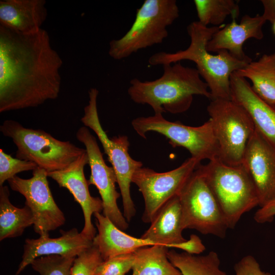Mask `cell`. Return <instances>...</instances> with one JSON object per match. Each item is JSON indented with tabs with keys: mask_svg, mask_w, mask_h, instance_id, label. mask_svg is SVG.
<instances>
[{
	"mask_svg": "<svg viewBox=\"0 0 275 275\" xmlns=\"http://www.w3.org/2000/svg\"><path fill=\"white\" fill-rule=\"evenodd\" d=\"M62 64L44 29L22 34L0 25V113L57 98Z\"/></svg>",
	"mask_w": 275,
	"mask_h": 275,
	"instance_id": "6da1fadb",
	"label": "cell"
},
{
	"mask_svg": "<svg viewBox=\"0 0 275 275\" xmlns=\"http://www.w3.org/2000/svg\"><path fill=\"white\" fill-rule=\"evenodd\" d=\"M224 25L205 26L198 21L187 27L190 42L185 50L174 53L160 51L148 59L152 66L172 64L182 60H189L196 65L200 76L207 84L211 99H231L230 77L233 73L245 67L252 61L241 60L226 50L211 54L207 45L213 35Z\"/></svg>",
	"mask_w": 275,
	"mask_h": 275,
	"instance_id": "7a4b0ae2",
	"label": "cell"
},
{
	"mask_svg": "<svg viewBox=\"0 0 275 275\" xmlns=\"http://www.w3.org/2000/svg\"><path fill=\"white\" fill-rule=\"evenodd\" d=\"M162 66L163 74L157 79L130 80L127 92L133 102L150 105L154 114H176L190 108L194 95L211 99L208 85L196 68L184 66L180 62Z\"/></svg>",
	"mask_w": 275,
	"mask_h": 275,
	"instance_id": "3957f363",
	"label": "cell"
},
{
	"mask_svg": "<svg viewBox=\"0 0 275 275\" xmlns=\"http://www.w3.org/2000/svg\"><path fill=\"white\" fill-rule=\"evenodd\" d=\"M199 167L229 229L234 228L244 213L259 205L255 186L242 164L228 165L216 158Z\"/></svg>",
	"mask_w": 275,
	"mask_h": 275,
	"instance_id": "277c9868",
	"label": "cell"
},
{
	"mask_svg": "<svg viewBox=\"0 0 275 275\" xmlns=\"http://www.w3.org/2000/svg\"><path fill=\"white\" fill-rule=\"evenodd\" d=\"M0 131L16 145L17 158L33 162L47 172L66 168L86 151L69 141L58 140L41 129L25 127L13 120H5Z\"/></svg>",
	"mask_w": 275,
	"mask_h": 275,
	"instance_id": "5b68a950",
	"label": "cell"
},
{
	"mask_svg": "<svg viewBox=\"0 0 275 275\" xmlns=\"http://www.w3.org/2000/svg\"><path fill=\"white\" fill-rule=\"evenodd\" d=\"M175 0H146L136 10L129 30L109 44V56L114 60L125 59L139 50L162 43L168 37V26L178 18Z\"/></svg>",
	"mask_w": 275,
	"mask_h": 275,
	"instance_id": "8992f818",
	"label": "cell"
},
{
	"mask_svg": "<svg viewBox=\"0 0 275 275\" xmlns=\"http://www.w3.org/2000/svg\"><path fill=\"white\" fill-rule=\"evenodd\" d=\"M88 93V104L84 107V115L80 121L85 126L94 132L107 156L117 177L122 199L123 215L129 222L136 213L130 194L132 177L136 170L143 167V163L130 156L128 152L130 143L127 136L108 137L101 126L98 113L99 91L96 88H91Z\"/></svg>",
	"mask_w": 275,
	"mask_h": 275,
	"instance_id": "52a82bcc",
	"label": "cell"
},
{
	"mask_svg": "<svg viewBox=\"0 0 275 275\" xmlns=\"http://www.w3.org/2000/svg\"><path fill=\"white\" fill-rule=\"evenodd\" d=\"M219 146L218 158L230 166L242 164L255 127L247 111L231 99H213L207 106Z\"/></svg>",
	"mask_w": 275,
	"mask_h": 275,
	"instance_id": "ba28073f",
	"label": "cell"
},
{
	"mask_svg": "<svg viewBox=\"0 0 275 275\" xmlns=\"http://www.w3.org/2000/svg\"><path fill=\"white\" fill-rule=\"evenodd\" d=\"M199 166L178 195L183 228L224 238L229 229L227 222Z\"/></svg>",
	"mask_w": 275,
	"mask_h": 275,
	"instance_id": "9c48e42d",
	"label": "cell"
},
{
	"mask_svg": "<svg viewBox=\"0 0 275 275\" xmlns=\"http://www.w3.org/2000/svg\"><path fill=\"white\" fill-rule=\"evenodd\" d=\"M131 125L141 138L146 139L149 131L156 132L166 137L173 147L185 148L191 157L201 161L218 158V144L209 119L200 126L194 127L169 121L162 114L157 113L138 117L132 121Z\"/></svg>",
	"mask_w": 275,
	"mask_h": 275,
	"instance_id": "30bf717a",
	"label": "cell"
},
{
	"mask_svg": "<svg viewBox=\"0 0 275 275\" xmlns=\"http://www.w3.org/2000/svg\"><path fill=\"white\" fill-rule=\"evenodd\" d=\"M201 164L189 157L179 167L165 172H157L148 168H140L133 173L131 181L138 187L144 201L142 217L151 223L160 209L171 199L179 195L185 182Z\"/></svg>",
	"mask_w": 275,
	"mask_h": 275,
	"instance_id": "8fae6325",
	"label": "cell"
},
{
	"mask_svg": "<svg viewBox=\"0 0 275 275\" xmlns=\"http://www.w3.org/2000/svg\"><path fill=\"white\" fill-rule=\"evenodd\" d=\"M32 174L33 176L29 179L15 176L8 182L12 190L25 198V205L33 214L35 232L40 236H49L50 231L65 224V217L52 195L47 172L38 167Z\"/></svg>",
	"mask_w": 275,
	"mask_h": 275,
	"instance_id": "7c38bea8",
	"label": "cell"
},
{
	"mask_svg": "<svg viewBox=\"0 0 275 275\" xmlns=\"http://www.w3.org/2000/svg\"><path fill=\"white\" fill-rule=\"evenodd\" d=\"M76 138L85 147L91 170L88 184L95 185L99 191L103 203V214L119 229L126 230L129 224L117 204L121 194L116 189L117 179L113 168L106 164L96 139L89 128L80 127Z\"/></svg>",
	"mask_w": 275,
	"mask_h": 275,
	"instance_id": "4fadbf2b",
	"label": "cell"
},
{
	"mask_svg": "<svg viewBox=\"0 0 275 275\" xmlns=\"http://www.w3.org/2000/svg\"><path fill=\"white\" fill-rule=\"evenodd\" d=\"M242 164L250 175L261 207L275 200V149L255 129Z\"/></svg>",
	"mask_w": 275,
	"mask_h": 275,
	"instance_id": "5bb4252c",
	"label": "cell"
},
{
	"mask_svg": "<svg viewBox=\"0 0 275 275\" xmlns=\"http://www.w3.org/2000/svg\"><path fill=\"white\" fill-rule=\"evenodd\" d=\"M88 163L86 151L66 168L47 172V176L60 187L67 188L80 205L84 217V226L81 232L93 239L96 230L92 222V216L103 210V203L101 199L92 197L90 193L88 182L84 173V168Z\"/></svg>",
	"mask_w": 275,
	"mask_h": 275,
	"instance_id": "9a60e30c",
	"label": "cell"
},
{
	"mask_svg": "<svg viewBox=\"0 0 275 275\" xmlns=\"http://www.w3.org/2000/svg\"><path fill=\"white\" fill-rule=\"evenodd\" d=\"M61 236L52 238L49 236L37 239H26L23 254L15 275L21 271L36 259L48 255L76 258L93 245V240L76 228L61 231Z\"/></svg>",
	"mask_w": 275,
	"mask_h": 275,
	"instance_id": "2e32d148",
	"label": "cell"
},
{
	"mask_svg": "<svg viewBox=\"0 0 275 275\" xmlns=\"http://www.w3.org/2000/svg\"><path fill=\"white\" fill-rule=\"evenodd\" d=\"M266 21L262 15L252 17L244 15L239 23L233 18L230 23L224 25L216 32L209 41L207 49L209 52H218L226 50L236 58L252 61L243 50L244 42L250 38L261 40L263 38V25Z\"/></svg>",
	"mask_w": 275,
	"mask_h": 275,
	"instance_id": "e0dca14e",
	"label": "cell"
},
{
	"mask_svg": "<svg viewBox=\"0 0 275 275\" xmlns=\"http://www.w3.org/2000/svg\"><path fill=\"white\" fill-rule=\"evenodd\" d=\"M231 99L249 113L255 129L275 149V107L263 100L246 79L235 72L230 77Z\"/></svg>",
	"mask_w": 275,
	"mask_h": 275,
	"instance_id": "ac0fdd59",
	"label": "cell"
},
{
	"mask_svg": "<svg viewBox=\"0 0 275 275\" xmlns=\"http://www.w3.org/2000/svg\"><path fill=\"white\" fill-rule=\"evenodd\" d=\"M45 0H1L0 25L29 34L42 29L47 17Z\"/></svg>",
	"mask_w": 275,
	"mask_h": 275,
	"instance_id": "d6986e66",
	"label": "cell"
},
{
	"mask_svg": "<svg viewBox=\"0 0 275 275\" xmlns=\"http://www.w3.org/2000/svg\"><path fill=\"white\" fill-rule=\"evenodd\" d=\"M94 215L98 233L93 239V244L97 248L103 261L134 253L143 247L156 245L150 241L126 234L100 212H96Z\"/></svg>",
	"mask_w": 275,
	"mask_h": 275,
	"instance_id": "ffe728a7",
	"label": "cell"
},
{
	"mask_svg": "<svg viewBox=\"0 0 275 275\" xmlns=\"http://www.w3.org/2000/svg\"><path fill=\"white\" fill-rule=\"evenodd\" d=\"M149 228L140 238L155 244L171 248L175 244L185 241L183 231L180 202L178 196L169 201L159 211L151 222Z\"/></svg>",
	"mask_w": 275,
	"mask_h": 275,
	"instance_id": "44dd1931",
	"label": "cell"
},
{
	"mask_svg": "<svg viewBox=\"0 0 275 275\" xmlns=\"http://www.w3.org/2000/svg\"><path fill=\"white\" fill-rule=\"evenodd\" d=\"M235 72L250 79L251 87L258 96L275 107V52L264 54L258 61H252Z\"/></svg>",
	"mask_w": 275,
	"mask_h": 275,
	"instance_id": "7402d4cb",
	"label": "cell"
},
{
	"mask_svg": "<svg viewBox=\"0 0 275 275\" xmlns=\"http://www.w3.org/2000/svg\"><path fill=\"white\" fill-rule=\"evenodd\" d=\"M9 196L8 187L0 186L1 241L21 236L24 230L34 223L31 209L26 205L22 208L14 206Z\"/></svg>",
	"mask_w": 275,
	"mask_h": 275,
	"instance_id": "603a6c76",
	"label": "cell"
},
{
	"mask_svg": "<svg viewBox=\"0 0 275 275\" xmlns=\"http://www.w3.org/2000/svg\"><path fill=\"white\" fill-rule=\"evenodd\" d=\"M169 248L154 245L134 252L132 275H182L168 257Z\"/></svg>",
	"mask_w": 275,
	"mask_h": 275,
	"instance_id": "cb8c5ba5",
	"label": "cell"
},
{
	"mask_svg": "<svg viewBox=\"0 0 275 275\" xmlns=\"http://www.w3.org/2000/svg\"><path fill=\"white\" fill-rule=\"evenodd\" d=\"M168 257L182 275H228L220 268L218 255L213 251L196 255L172 250L168 251Z\"/></svg>",
	"mask_w": 275,
	"mask_h": 275,
	"instance_id": "d4e9b609",
	"label": "cell"
},
{
	"mask_svg": "<svg viewBox=\"0 0 275 275\" xmlns=\"http://www.w3.org/2000/svg\"><path fill=\"white\" fill-rule=\"evenodd\" d=\"M198 21L205 26L223 25L227 17L231 15L237 18L239 7L233 0H194Z\"/></svg>",
	"mask_w": 275,
	"mask_h": 275,
	"instance_id": "484cf974",
	"label": "cell"
},
{
	"mask_svg": "<svg viewBox=\"0 0 275 275\" xmlns=\"http://www.w3.org/2000/svg\"><path fill=\"white\" fill-rule=\"evenodd\" d=\"M75 258L48 255L36 259L31 265L40 275H70Z\"/></svg>",
	"mask_w": 275,
	"mask_h": 275,
	"instance_id": "4316f807",
	"label": "cell"
},
{
	"mask_svg": "<svg viewBox=\"0 0 275 275\" xmlns=\"http://www.w3.org/2000/svg\"><path fill=\"white\" fill-rule=\"evenodd\" d=\"M38 167L32 161L13 157L0 149V186L22 172L33 171Z\"/></svg>",
	"mask_w": 275,
	"mask_h": 275,
	"instance_id": "83f0119b",
	"label": "cell"
},
{
	"mask_svg": "<svg viewBox=\"0 0 275 275\" xmlns=\"http://www.w3.org/2000/svg\"><path fill=\"white\" fill-rule=\"evenodd\" d=\"M102 261L97 248L93 244L74 259L70 275H94L97 267Z\"/></svg>",
	"mask_w": 275,
	"mask_h": 275,
	"instance_id": "f1b7e54d",
	"label": "cell"
},
{
	"mask_svg": "<svg viewBox=\"0 0 275 275\" xmlns=\"http://www.w3.org/2000/svg\"><path fill=\"white\" fill-rule=\"evenodd\" d=\"M134 257V252L102 261L97 267L94 275H125L132 269Z\"/></svg>",
	"mask_w": 275,
	"mask_h": 275,
	"instance_id": "f546056e",
	"label": "cell"
},
{
	"mask_svg": "<svg viewBox=\"0 0 275 275\" xmlns=\"http://www.w3.org/2000/svg\"><path fill=\"white\" fill-rule=\"evenodd\" d=\"M235 275H271L262 271L255 258L251 255L243 257L234 267Z\"/></svg>",
	"mask_w": 275,
	"mask_h": 275,
	"instance_id": "4dcf8cb0",
	"label": "cell"
},
{
	"mask_svg": "<svg viewBox=\"0 0 275 275\" xmlns=\"http://www.w3.org/2000/svg\"><path fill=\"white\" fill-rule=\"evenodd\" d=\"M171 248H176L183 252L191 255H198L206 249L200 238L196 234H191L188 240L185 241L173 244Z\"/></svg>",
	"mask_w": 275,
	"mask_h": 275,
	"instance_id": "1f68e13d",
	"label": "cell"
},
{
	"mask_svg": "<svg viewBox=\"0 0 275 275\" xmlns=\"http://www.w3.org/2000/svg\"><path fill=\"white\" fill-rule=\"evenodd\" d=\"M275 216V200L259 209L255 213L254 218L259 224L271 222Z\"/></svg>",
	"mask_w": 275,
	"mask_h": 275,
	"instance_id": "d6a6232c",
	"label": "cell"
},
{
	"mask_svg": "<svg viewBox=\"0 0 275 275\" xmlns=\"http://www.w3.org/2000/svg\"><path fill=\"white\" fill-rule=\"evenodd\" d=\"M261 2L264 10L262 17L272 24L275 21V0H261Z\"/></svg>",
	"mask_w": 275,
	"mask_h": 275,
	"instance_id": "836d02e7",
	"label": "cell"
},
{
	"mask_svg": "<svg viewBox=\"0 0 275 275\" xmlns=\"http://www.w3.org/2000/svg\"><path fill=\"white\" fill-rule=\"evenodd\" d=\"M272 30L273 33L275 35V21L272 23Z\"/></svg>",
	"mask_w": 275,
	"mask_h": 275,
	"instance_id": "e575fe53",
	"label": "cell"
}]
</instances>
